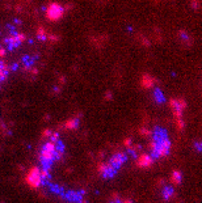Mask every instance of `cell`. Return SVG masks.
Masks as SVG:
<instances>
[{
	"label": "cell",
	"mask_w": 202,
	"mask_h": 203,
	"mask_svg": "<svg viewBox=\"0 0 202 203\" xmlns=\"http://www.w3.org/2000/svg\"><path fill=\"white\" fill-rule=\"evenodd\" d=\"M150 149L152 153V159H162L168 156L171 149V142L167 138V134L162 130L155 131V138L150 142Z\"/></svg>",
	"instance_id": "obj_1"
},
{
	"label": "cell",
	"mask_w": 202,
	"mask_h": 203,
	"mask_svg": "<svg viewBox=\"0 0 202 203\" xmlns=\"http://www.w3.org/2000/svg\"><path fill=\"white\" fill-rule=\"evenodd\" d=\"M55 143H57V142L47 140V142L42 146V148H41L40 156H41V161H42V169L50 170L51 164L54 163V161L59 160V159H58V153H57V148H55Z\"/></svg>",
	"instance_id": "obj_2"
},
{
	"label": "cell",
	"mask_w": 202,
	"mask_h": 203,
	"mask_svg": "<svg viewBox=\"0 0 202 203\" xmlns=\"http://www.w3.org/2000/svg\"><path fill=\"white\" fill-rule=\"evenodd\" d=\"M188 104L184 98H171L169 100V108L172 110V114L175 117V121H176V125L179 127V130L181 131L185 126L184 122V112L186 109Z\"/></svg>",
	"instance_id": "obj_3"
},
{
	"label": "cell",
	"mask_w": 202,
	"mask_h": 203,
	"mask_svg": "<svg viewBox=\"0 0 202 203\" xmlns=\"http://www.w3.org/2000/svg\"><path fill=\"white\" fill-rule=\"evenodd\" d=\"M24 181H25L26 186L31 190H38L40 187H42L45 180H43L42 172H41V168L38 166H31L28 172H26L25 177H24Z\"/></svg>",
	"instance_id": "obj_4"
},
{
	"label": "cell",
	"mask_w": 202,
	"mask_h": 203,
	"mask_svg": "<svg viewBox=\"0 0 202 203\" xmlns=\"http://www.w3.org/2000/svg\"><path fill=\"white\" fill-rule=\"evenodd\" d=\"M46 18L51 22H57L60 18H63V16L66 14V9L62 4L59 3H50L45 9Z\"/></svg>",
	"instance_id": "obj_5"
},
{
	"label": "cell",
	"mask_w": 202,
	"mask_h": 203,
	"mask_svg": "<svg viewBox=\"0 0 202 203\" xmlns=\"http://www.w3.org/2000/svg\"><path fill=\"white\" fill-rule=\"evenodd\" d=\"M26 41V35L24 33H13L12 35L4 38L3 40V45L5 46V50H13L16 47H18L20 45H23Z\"/></svg>",
	"instance_id": "obj_6"
},
{
	"label": "cell",
	"mask_w": 202,
	"mask_h": 203,
	"mask_svg": "<svg viewBox=\"0 0 202 203\" xmlns=\"http://www.w3.org/2000/svg\"><path fill=\"white\" fill-rule=\"evenodd\" d=\"M154 164H155V160L152 159V156L146 153V152H142V153L137 157V160H135V165L139 169H143V170L151 169L154 166Z\"/></svg>",
	"instance_id": "obj_7"
},
{
	"label": "cell",
	"mask_w": 202,
	"mask_h": 203,
	"mask_svg": "<svg viewBox=\"0 0 202 203\" xmlns=\"http://www.w3.org/2000/svg\"><path fill=\"white\" fill-rule=\"evenodd\" d=\"M97 170H99L100 176L104 178V180H112L114 176L117 174V169L113 168L112 165H109L108 163H103V164H99L97 166Z\"/></svg>",
	"instance_id": "obj_8"
},
{
	"label": "cell",
	"mask_w": 202,
	"mask_h": 203,
	"mask_svg": "<svg viewBox=\"0 0 202 203\" xmlns=\"http://www.w3.org/2000/svg\"><path fill=\"white\" fill-rule=\"evenodd\" d=\"M126 159H127V156H126L125 152H116V153L112 155L110 159H109L106 163H108L109 165H112L113 168H116L117 170H120V169L122 168V165L125 164Z\"/></svg>",
	"instance_id": "obj_9"
},
{
	"label": "cell",
	"mask_w": 202,
	"mask_h": 203,
	"mask_svg": "<svg viewBox=\"0 0 202 203\" xmlns=\"http://www.w3.org/2000/svg\"><path fill=\"white\" fill-rule=\"evenodd\" d=\"M140 84H142V87H143V88H146V89L154 88L155 84H156V79H155L154 76H151V75L146 74V75H143Z\"/></svg>",
	"instance_id": "obj_10"
},
{
	"label": "cell",
	"mask_w": 202,
	"mask_h": 203,
	"mask_svg": "<svg viewBox=\"0 0 202 203\" xmlns=\"http://www.w3.org/2000/svg\"><path fill=\"white\" fill-rule=\"evenodd\" d=\"M9 71H11V67H9L3 59H0V84L3 83L4 80H7Z\"/></svg>",
	"instance_id": "obj_11"
},
{
	"label": "cell",
	"mask_w": 202,
	"mask_h": 203,
	"mask_svg": "<svg viewBox=\"0 0 202 203\" xmlns=\"http://www.w3.org/2000/svg\"><path fill=\"white\" fill-rule=\"evenodd\" d=\"M175 197H176V191H175L173 187H171V186H165L164 189H163V199H164L165 202L172 200Z\"/></svg>",
	"instance_id": "obj_12"
},
{
	"label": "cell",
	"mask_w": 202,
	"mask_h": 203,
	"mask_svg": "<svg viewBox=\"0 0 202 203\" xmlns=\"http://www.w3.org/2000/svg\"><path fill=\"white\" fill-rule=\"evenodd\" d=\"M169 181H171V183L173 186L181 185V182H182V173L180 170H173V172H172V174H171V177H169Z\"/></svg>",
	"instance_id": "obj_13"
},
{
	"label": "cell",
	"mask_w": 202,
	"mask_h": 203,
	"mask_svg": "<svg viewBox=\"0 0 202 203\" xmlns=\"http://www.w3.org/2000/svg\"><path fill=\"white\" fill-rule=\"evenodd\" d=\"M80 126V119L79 118H70V119L66 121L64 127L67 130H77Z\"/></svg>",
	"instance_id": "obj_14"
},
{
	"label": "cell",
	"mask_w": 202,
	"mask_h": 203,
	"mask_svg": "<svg viewBox=\"0 0 202 203\" xmlns=\"http://www.w3.org/2000/svg\"><path fill=\"white\" fill-rule=\"evenodd\" d=\"M154 97H155V101H156L157 104H163L165 101V97H164V95H163V92L160 88L154 89Z\"/></svg>",
	"instance_id": "obj_15"
},
{
	"label": "cell",
	"mask_w": 202,
	"mask_h": 203,
	"mask_svg": "<svg viewBox=\"0 0 202 203\" xmlns=\"http://www.w3.org/2000/svg\"><path fill=\"white\" fill-rule=\"evenodd\" d=\"M47 35H49V34L46 33V30L42 28V26H40V28L37 29V37L40 38L41 41H45L46 38H47Z\"/></svg>",
	"instance_id": "obj_16"
},
{
	"label": "cell",
	"mask_w": 202,
	"mask_h": 203,
	"mask_svg": "<svg viewBox=\"0 0 202 203\" xmlns=\"http://www.w3.org/2000/svg\"><path fill=\"white\" fill-rule=\"evenodd\" d=\"M5 54H7V50H5V47H4V46H0V59H1V58H4V57H5Z\"/></svg>",
	"instance_id": "obj_17"
},
{
	"label": "cell",
	"mask_w": 202,
	"mask_h": 203,
	"mask_svg": "<svg viewBox=\"0 0 202 203\" xmlns=\"http://www.w3.org/2000/svg\"><path fill=\"white\" fill-rule=\"evenodd\" d=\"M192 5H193L194 9H198L199 8V4H198V1H197V0H192Z\"/></svg>",
	"instance_id": "obj_18"
}]
</instances>
